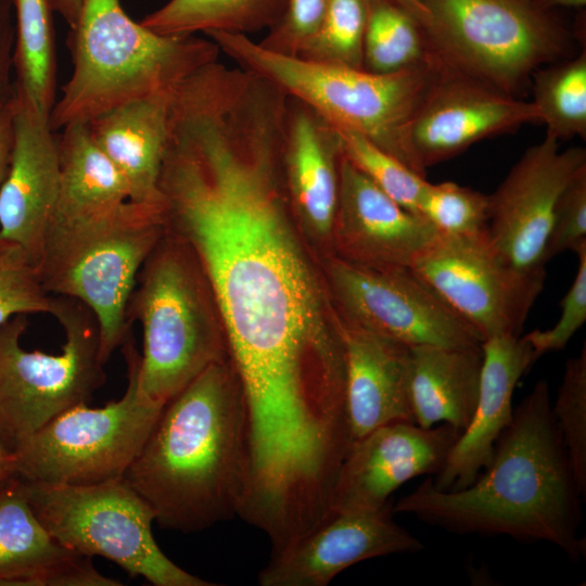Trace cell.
I'll return each instance as SVG.
<instances>
[{
    "label": "cell",
    "mask_w": 586,
    "mask_h": 586,
    "mask_svg": "<svg viewBox=\"0 0 586 586\" xmlns=\"http://www.w3.org/2000/svg\"><path fill=\"white\" fill-rule=\"evenodd\" d=\"M15 20L12 0H0V105L15 90L14 73Z\"/></svg>",
    "instance_id": "38"
},
{
    "label": "cell",
    "mask_w": 586,
    "mask_h": 586,
    "mask_svg": "<svg viewBox=\"0 0 586 586\" xmlns=\"http://www.w3.org/2000/svg\"><path fill=\"white\" fill-rule=\"evenodd\" d=\"M366 22V0H327L320 26L297 56L364 68Z\"/></svg>",
    "instance_id": "30"
},
{
    "label": "cell",
    "mask_w": 586,
    "mask_h": 586,
    "mask_svg": "<svg viewBox=\"0 0 586 586\" xmlns=\"http://www.w3.org/2000/svg\"><path fill=\"white\" fill-rule=\"evenodd\" d=\"M535 3L545 11L553 8H579L585 5L586 0H535Z\"/></svg>",
    "instance_id": "42"
},
{
    "label": "cell",
    "mask_w": 586,
    "mask_h": 586,
    "mask_svg": "<svg viewBox=\"0 0 586 586\" xmlns=\"http://www.w3.org/2000/svg\"><path fill=\"white\" fill-rule=\"evenodd\" d=\"M73 72L50 112L56 131L155 93L174 90L202 66L218 61L209 38L160 35L135 22L120 0H81L69 28Z\"/></svg>",
    "instance_id": "3"
},
{
    "label": "cell",
    "mask_w": 586,
    "mask_h": 586,
    "mask_svg": "<svg viewBox=\"0 0 586 586\" xmlns=\"http://www.w3.org/2000/svg\"><path fill=\"white\" fill-rule=\"evenodd\" d=\"M22 480L38 520L69 551L103 557L154 586L216 585L162 551L152 533L154 511L124 477L82 485Z\"/></svg>",
    "instance_id": "9"
},
{
    "label": "cell",
    "mask_w": 586,
    "mask_h": 586,
    "mask_svg": "<svg viewBox=\"0 0 586 586\" xmlns=\"http://www.w3.org/2000/svg\"><path fill=\"white\" fill-rule=\"evenodd\" d=\"M437 237L426 219L400 206L342 155L332 255L370 268H410Z\"/></svg>",
    "instance_id": "18"
},
{
    "label": "cell",
    "mask_w": 586,
    "mask_h": 586,
    "mask_svg": "<svg viewBox=\"0 0 586 586\" xmlns=\"http://www.w3.org/2000/svg\"><path fill=\"white\" fill-rule=\"evenodd\" d=\"M488 195L455 182H428L418 204L421 215L440 235L482 233L488 226Z\"/></svg>",
    "instance_id": "32"
},
{
    "label": "cell",
    "mask_w": 586,
    "mask_h": 586,
    "mask_svg": "<svg viewBox=\"0 0 586 586\" xmlns=\"http://www.w3.org/2000/svg\"><path fill=\"white\" fill-rule=\"evenodd\" d=\"M120 351L128 381L123 396L99 408L72 407L21 441L12 449L17 476L73 485L124 477L165 406L140 391V353L131 331Z\"/></svg>",
    "instance_id": "8"
},
{
    "label": "cell",
    "mask_w": 586,
    "mask_h": 586,
    "mask_svg": "<svg viewBox=\"0 0 586 586\" xmlns=\"http://www.w3.org/2000/svg\"><path fill=\"white\" fill-rule=\"evenodd\" d=\"M327 0H288L283 16L258 43L267 50L297 56L322 21Z\"/></svg>",
    "instance_id": "37"
},
{
    "label": "cell",
    "mask_w": 586,
    "mask_h": 586,
    "mask_svg": "<svg viewBox=\"0 0 586 586\" xmlns=\"http://www.w3.org/2000/svg\"><path fill=\"white\" fill-rule=\"evenodd\" d=\"M51 316L65 336L60 354L22 346L28 326L24 315L0 326V442L10 450L60 413L87 404L105 381L91 310L54 295Z\"/></svg>",
    "instance_id": "10"
},
{
    "label": "cell",
    "mask_w": 586,
    "mask_h": 586,
    "mask_svg": "<svg viewBox=\"0 0 586 586\" xmlns=\"http://www.w3.org/2000/svg\"><path fill=\"white\" fill-rule=\"evenodd\" d=\"M52 2L53 10L63 17L69 28L74 27L79 16L81 0H52Z\"/></svg>",
    "instance_id": "40"
},
{
    "label": "cell",
    "mask_w": 586,
    "mask_h": 586,
    "mask_svg": "<svg viewBox=\"0 0 586 586\" xmlns=\"http://www.w3.org/2000/svg\"><path fill=\"white\" fill-rule=\"evenodd\" d=\"M407 9L446 71L517 98L535 71L570 52L566 30L535 0H418Z\"/></svg>",
    "instance_id": "6"
},
{
    "label": "cell",
    "mask_w": 586,
    "mask_h": 586,
    "mask_svg": "<svg viewBox=\"0 0 586 586\" xmlns=\"http://www.w3.org/2000/svg\"><path fill=\"white\" fill-rule=\"evenodd\" d=\"M288 0H168L140 22L165 36L224 31L250 36L279 23Z\"/></svg>",
    "instance_id": "26"
},
{
    "label": "cell",
    "mask_w": 586,
    "mask_h": 586,
    "mask_svg": "<svg viewBox=\"0 0 586 586\" xmlns=\"http://www.w3.org/2000/svg\"><path fill=\"white\" fill-rule=\"evenodd\" d=\"M551 411L581 492L586 496V346L566 360Z\"/></svg>",
    "instance_id": "33"
},
{
    "label": "cell",
    "mask_w": 586,
    "mask_h": 586,
    "mask_svg": "<svg viewBox=\"0 0 586 586\" xmlns=\"http://www.w3.org/2000/svg\"><path fill=\"white\" fill-rule=\"evenodd\" d=\"M583 498L551 411L549 385L539 380L513 409L491 462L472 484L445 492L428 476L393 504V512L455 534L549 543L575 561L586 555L579 534Z\"/></svg>",
    "instance_id": "1"
},
{
    "label": "cell",
    "mask_w": 586,
    "mask_h": 586,
    "mask_svg": "<svg viewBox=\"0 0 586 586\" xmlns=\"http://www.w3.org/2000/svg\"><path fill=\"white\" fill-rule=\"evenodd\" d=\"M531 123H540L532 101L444 71L417 109L408 141L417 164L426 173L429 166L451 158L483 139Z\"/></svg>",
    "instance_id": "14"
},
{
    "label": "cell",
    "mask_w": 586,
    "mask_h": 586,
    "mask_svg": "<svg viewBox=\"0 0 586 586\" xmlns=\"http://www.w3.org/2000/svg\"><path fill=\"white\" fill-rule=\"evenodd\" d=\"M53 302L26 251L0 238V326L17 315H51Z\"/></svg>",
    "instance_id": "34"
},
{
    "label": "cell",
    "mask_w": 586,
    "mask_h": 586,
    "mask_svg": "<svg viewBox=\"0 0 586 586\" xmlns=\"http://www.w3.org/2000/svg\"><path fill=\"white\" fill-rule=\"evenodd\" d=\"M174 90L127 102L87 123L94 143L126 181L130 202L160 205L157 186Z\"/></svg>",
    "instance_id": "23"
},
{
    "label": "cell",
    "mask_w": 586,
    "mask_h": 586,
    "mask_svg": "<svg viewBox=\"0 0 586 586\" xmlns=\"http://www.w3.org/2000/svg\"><path fill=\"white\" fill-rule=\"evenodd\" d=\"M343 155L337 128L304 102L288 97L283 169L290 204L301 230L332 255Z\"/></svg>",
    "instance_id": "19"
},
{
    "label": "cell",
    "mask_w": 586,
    "mask_h": 586,
    "mask_svg": "<svg viewBox=\"0 0 586 586\" xmlns=\"http://www.w3.org/2000/svg\"><path fill=\"white\" fill-rule=\"evenodd\" d=\"M336 128L344 156L400 206L418 214L419 200L429 182L426 178L362 135L351 129Z\"/></svg>",
    "instance_id": "31"
},
{
    "label": "cell",
    "mask_w": 586,
    "mask_h": 586,
    "mask_svg": "<svg viewBox=\"0 0 586 586\" xmlns=\"http://www.w3.org/2000/svg\"><path fill=\"white\" fill-rule=\"evenodd\" d=\"M393 504L377 510L331 514L285 549L271 552L258 573L262 586H326L364 560L413 553L423 544L394 521Z\"/></svg>",
    "instance_id": "16"
},
{
    "label": "cell",
    "mask_w": 586,
    "mask_h": 586,
    "mask_svg": "<svg viewBox=\"0 0 586 586\" xmlns=\"http://www.w3.org/2000/svg\"><path fill=\"white\" fill-rule=\"evenodd\" d=\"M532 75L533 104L546 135L556 140L586 138V51L548 64Z\"/></svg>",
    "instance_id": "29"
},
{
    "label": "cell",
    "mask_w": 586,
    "mask_h": 586,
    "mask_svg": "<svg viewBox=\"0 0 586 586\" xmlns=\"http://www.w3.org/2000/svg\"><path fill=\"white\" fill-rule=\"evenodd\" d=\"M460 433L446 423L423 428L400 420L355 440L332 487L330 515L380 509L407 481L435 475Z\"/></svg>",
    "instance_id": "15"
},
{
    "label": "cell",
    "mask_w": 586,
    "mask_h": 586,
    "mask_svg": "<svg viewBox=\"0 0 586 586\" xmlns=\"http://www.w3.org/2000/svg\"><path fill=\"white\" fill-rule=\"evenodd\" d=\"M14 97L15 90L13 95L0 105V193L12 156Z\"/></svg>",
    "instance_id": "39"
},
{
    "label": "cell",
    "mask_w": 586,
    "mask_h": 586,
    "mask_svg": "<svg viewBox=\"0 0 586 586\" xmlns=\"http://www.w3.org/2000/svg\"><path fill=\"white\" fill-rule=\"evenodd\" d=\"M15 475L13 453L0 442V486Z\"/></svg>",
    "instance_id": "41"
},
{
    "label": "cell",
    "mask_w": 586,
    "mask_h": 586,
    "mask_svg": "<svg viewBox=\"0 0 586 586\" xmlns=\"http://www.w3.org/2000/svg\"><path fill=\"white\" fill-rule=\"evenodd\" d=\"M586 243V167L576 174L558 199L546 247V258L575 251Z\"/></svg>",
    "instance_id": "36"
},
{
    "label": "cell",
    "mask_w": 586,
    "mask_h": 586,
    "mask_svg": "<svg viewBox=\"0 0 586 586\" xmlns=\"http://www.w3.org/2000/svg\"><path fill=\"white\" fill-rule=\"evenodd\" d=\"M399 3L405 5L406 8H411L417 3V0H397Z\"/></svg>",
    "instance_id": "43"
},
{
    "label": "cell",
    "mask_w": 586,
    "mask_h": 586,
    "mask_svg": "<svg viewBox=\"0 0 586 586\" xmlns=\"http://www.w3.org/2000/svg\"><path fill=\"white\" fill-rule=\"evenodd\" d=\"M59 189V142L50 112L15 88L12 156L0 193V238L21 245L38 269Z\"/></svg>",
    "instance_id": "17"
},
{
    "label": "cell",
    "mask_w": 586,
    "mask_h": 586,
    "mask_svg": "<svg viewBox=\"0 0 586 586\" xmlns=\"http://www.w3.org/2000/svg\"><path fill=\"white\" fill-rule=\"evenodd\" d=\"M127 316L142 328L139 387L156 404L229 357L209 281L191 249L166 229L140 269Z\"/></svg>",
    "instance_id": "5"
},
{
    "label": "cell",
    "mask_w": 586,
    "mask_h": 586,
    "mask_svg": "<svg viewBox=\"0 0 586 586\" xmlns=\"http://www.w3.org/2000/svg\"><path fill=\"white\" fill-rule=\"evenodd\" d=\"M238 67L297 99L340 128L354 130L425 177L409 146L413 115L444 72L437 62L388 74L290 56L265 49L250 36L205 34Z\"/></svg>",
    "instance_id": "4"
},
{
    "label": "cell",
    "mask_w": 586,
    "mask_h": 586,
    "mask_svg": "<svg viewBox=\"0 0 586 586\" xmlns=\"http://www.w3.org/2000/svg\"><path fill=\"white\" fill-rule=\"evenodd\" d=\"M366 7L364 69L388 74L438 61L405 5L397 0H366Z\"/></svg>",
    "instance_id": "28"
},
{
    "label": "cell",
    "mask_w": 586,
    "mask_h": 586,
    "mask_svg": "<svg viewBox=\"0 0 586 586\" xmlns=\"http://www.w3.org/2000/svg\"><path fill=\"white\" fill-rule=\"evenodd\" d=\"M249 469L245 404L228 357L165 405L124 479L160 526L192 533L239 515Z\"/></svg>",
    "instance_id": "2"
},
{
    "label": "cell",
    "mask_w": 586,
    "mask_h": 586,
    "mask_svg": "<svg viewBox=\"0 0 586 586\" xmlns=\"http://www.w3.org/2000/svg\"><path fill=\"white\" fill-rule=\"evenodd\" d=\"M410 269L484 341L520 336L545 281L511 265L487 230L462 237L438 234Z\"/></svg>",
    "instance_id": "12"
},
{
    "label": "cell",
    "mask_w": 586,
    "mask_h": 586,
    "mask_svg": "<svg viewBox=\"0 0 586 586\" xmlns=\"http://www.w3.org/2000/svg\"><path fill=\"white\" fill-rule=\"evenodd\" d=\"M164 232L160 205L128 201L110 216L46 241L39 268L43 285L91 310L104 364L131 331L128 303Z\"/></svg>",
    "instance_id": "7"
},
{
    "label": "cell",
    "mask_w": 586,
    "mask_h": 586,
    "mask_svg": "<svg viewBox=\"0 0 586 586\" xmlns=\"http://www.w3.org/2000/svg\"><path fill=\"white\" fill-rule=\"evenodd\" d=\"M585 167V149L561 151L558 140L546 135L488 195L489 238L521 272L546 278V247L558 199Z\"/></svg>",
    "instance_id": "13"
},
{
    "label": "cell",
    "mask_w": 586,
    "mask_h": 586,
    "mask_svg": "<svg viewBox=\"0 0 586 586\" xmlns=\"http://www.w3.org/2000/svg\"><path fill=\"white\" fill-rule=\"evenodd\" d=\"M482 364V344L410 347L413 422L423 428L446 423L463 431L477 403Z\"/></svg>",
    "instance_id": "25"
},
{
    "label": "cell",
    "mask_w": 586,
    "mask_h": 586,
    "mask_svg": "<svg viewBox=\"0 0 586 586\" xmlns=\"http://www.w3.org/2000/svg\"><path fill=\"white\" fill-rule=\"evenodd\" d=\"M15 20V88L51 112L56 90L52 0H12Z\"/></svg>",
    "instance_id": "27"
},
{
    "label": "cell",
    "mask_w": 586,
    "mask_h": 586,
    "mask_svg": "<svg viewBox=\"0 0 586 586\" xmlns=\"http://www.w3.org/2000/svg\"><path fill=\"white\" fill-rule=\"evenodd\" d=\"M101 582L90 558L64 548L44 528L20 476L0 486V585L98 586Z\"/></svg>",
    "instance_id": "22"
},
{
    "label": "cell",
    "mask_w": 586,
    "mask_h": 586,
    "mask_svg": "<svg viewBox=\"0 0 586 586\" xmlns=\"http://www.w3.org/2000/svg\"><path fill=\"white\" fill-rule=\"evenodd\" d=\"M322 271L340 318L349 323L409 347L484 342L410 268H370L328 255Z\"/></svg>",
    "instance_id": "11"
},
{
    "label": "cell",
    "mask_w": 586,
    "mask_h": 586,
    "mask_svg": "<svg viewBox=\"0 0 586 586\" xmlns=\"http://www.w3.org/2000/svg\"><path fill=\"white\" fill-rule=\"evenodd\" d=\"M574 253L578 259L577 271L560 302L559 320L549 329H536L522 335L532 348L534 361L547 353L563 349L586 321V243Z\"/></svg>",
    "instance_id": "35"
},
{
    "label": "cell",
    "mask_w": 586,
    "mask_h": 586,
    "mask_svg": "<svg viewBox=\"0 0 586 586\" xmlns=\"http://www.w3.org/2000/svg\"><path fill=\"white\" fill-rule=\"evenodd\" d=\"M482 351L480 391L472 418L441 470L430 476L441 491L469 486L488 466L498 437L512 420L514 388L535 362L532 348L522 335L488 337L482 343Z\"/></svg>",
    "instance_id": "20"
},
{
    "label": "cell",
    "mask_w": 586,
    "mask_h": 586,
    "mask_svg": "<svg viewBox=\"0 0 586 586\" xmlns=\"http://www.w3.org/2000/svg\"><path fill=\"white\" fill-rule=\"evenodd\" d=\"M345 399L353 442L394 421H412L410 347L340 318Z\"/></svg>",
    "instance_id": "21"
},
{
    "label": "cell",
    "mask_w": 586,
    "mask_h": 586,
    "mask_svg": "<svg viewBox=\"0 0 586 586\" xmlns=\"http://www.w3.org/2000/svg\"><path fill=\"white\" fill-rule=\"evenodd\" d=\"M58 142L60 189L47 239L110 216L129 201L126 181L97 146L87 124L64 127Z\"/></svg>",
    "instance_id": "24"
}]
</instances>
